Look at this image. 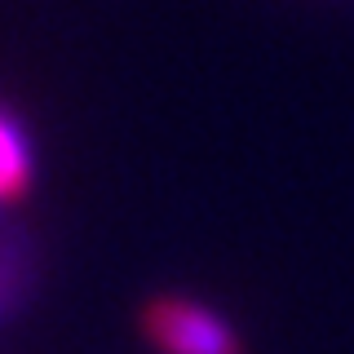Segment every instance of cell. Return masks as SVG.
I'll return each mask as SVG.
<instances>
[{
    "label": "cell",
    "instance_id": "cell-1",
    "mask_svg": "<svg viewBox=\"0 0 354 354\" xmlns=\"http://www.w3.org/2000/svg\"><path fill=\"white\" fill-rule=\"evenodd\" d=\"M142 324L160 354H239V341L226 319L186 297H160Z\"/></svg>",
    "mask_w": 354,
    "mask_h": 354
},
{
    "label": "cell",
    "instance_id": "cell-2",
    "mask_svg": "<svg viewBox=\"0 0 354 354\" xmlns=\"http://www.w3.org/2000/svg\"><path fill=\"white\" fill-rule=\"evenodd\" d=\"M27 182H31V151L14 129V120L0 111V204L18 199L27 191Z\"/></svg>",
    "mask_w": 354,
    "mask_h": 354
},
{
    "label": "cell",
    "instance_id": "cell-3",
    "mask_svg": "<svg viewBox=\"0 0 354 354\" xmlns=\"http://www.w3.org/2000/svg\"><path fill=\"white\" fill-rule=\"evenodd\" d=\"M9 292H14V270H9V257H5V252H0V310H5Z\"/></svg>",
    "mask_w": 354,
    "mask_h": 354
}]
</instances>
